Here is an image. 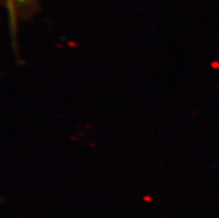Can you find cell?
<instances>
[{
  "mask_svg": "<svg viewBox=\"0 0 219 218\" xmlns=\"http://www.w3.org/2000/svg\"><path fill=\"white\" fill-rule=\"evenodd\" d=\"M35 0H6L7 9L9 12L11 27L16 29L18 16L23 12H29L30 8L34 5Z\"/></svg>",
  "mask_w": 219,
  "mask_h": 218,
  "instance_id": "cell-1",
  "label": "cell"
}]
</instances>
